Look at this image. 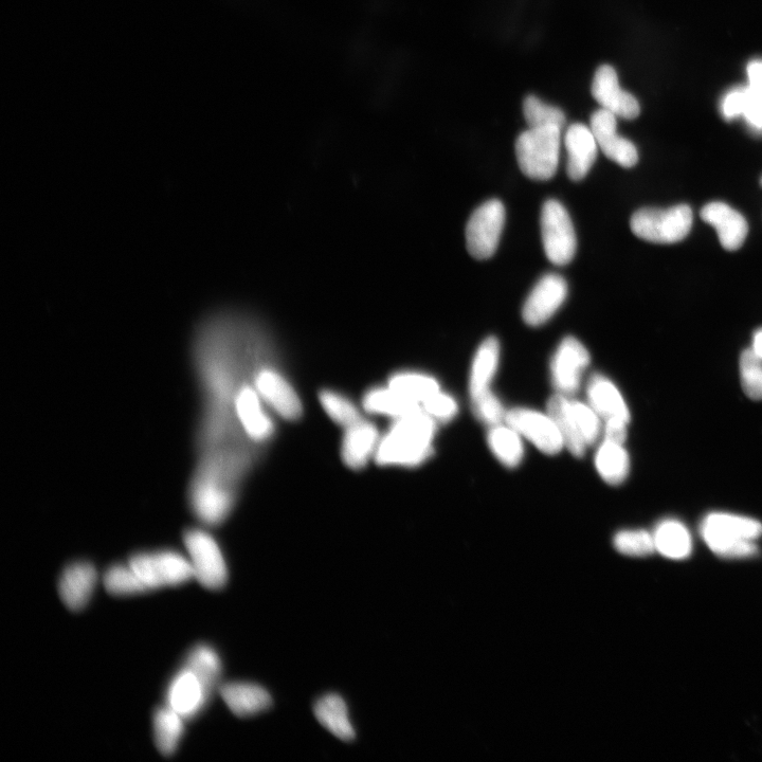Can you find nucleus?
Segmentation results:
<instances>
[{"label":"nucleus","instance_id":"1","mask_svg":"<svg viewBox=\"0 0 762 762\" xmlns=\"http://www.w3.org/2000/svg\"><path fill=\"white\" fill-rule=\"evenodd\" d=\"M437 422L423 410L394 420L381 435L375 461L380 466L416 467L433 452Z\"/></svg>","mask_w":762,"mask_h":762},{"label":"nucleus","instance_id":"7","mask_svg":"<svg viewBox=\"0 0 762 762\" xmlns=\"http://www.w3.org/2000/svg\"><path fill=\"white\" fill-rule=\"evenodd\" d=\"M541 235L544 252L551 263L565 266L572 262L577 249V239L571 216L567 209L549 199L541 210Z\"/></svg>","mask_w":762,"mask_h":762},{"label":"nucleus","instance_id":"12","mask_svg":"<svg viewBox=\"0 0 762 762\" xmlns=\"http://www.w3.org/2000/svg\"><path fill=\"white\" fill-rule=\"evenodd\" d=\"M233 411L235 420L250 441L263 443L275 433V424L265 411L263 399L253 384L241 385L234 397Z\"/></svg>","mask_w":762,"mask_h":762},{"label":"nucleus","instance_id":"14","mask_svg":"<svg viewBox=\"0 0 762 762\" xmlns=\"http://www.w3.org/2000/svg\"><path fill=\"white\" fill-rule=\"evenodd\" d=\"M616 119L618 117L602 108L592 115L590 127L598 148L604 155L621 167L629 169L637 165L639 153L631 141L618 134Z\"/></svg>","mask_w":762,"mask_h":762},{"label":"nucleus","instance_id":"43","mask_svg":"<svg viewBox=\"0 0 762 762\" xmlns=\"http://www.w3.org/2000/svg\"><path fill=\"white\" fill-rule=\"evenodd\" d=\"M627 423L624 422H609L605 426V440L625 444L627 440Z\"/></svg>","mask_w":762,"mask_h":762},{"label":"nucleus","instance_id":"27","mask_svg":"<svg viewBox=\"0 0 762 762\" xmlns=\"http://www.w3.org/2000/svg\"><path fill=\"white\" fill-rule=\"evenodd\" d=\"M652 535L656 550L669 559H684L693 551L691 533L676 519L663 520Z\"/></svg>","mask_w":762,"mask_h":762},{"label":"nucleus","instance_id":"29","mask_svg":"<svg viewBox=\"0 0 762 762\" xmlns=\"http://www.w3.org/2000/svg\"><path fill=\"white\" fill-rule=\"evenodd\" d=\"M185 721L167 705L155 712L153 721L155 742L162 755L175 754L185 733Z\"/></svg>","mask_w":762,"mask_h":762},{"label":"nucleus","instance_id":"23","mask_svg":"<svg viewBox=\"0 0 762 762\" xmlns=\"http://www.w3.org/2000/svg\"><path fill=\"white\" fill-rule=\"evenodd\" d=\"M362 407L371 414L389 416L393 421L423 410L420 404L410 401L388 385L367 391L362 398Z\"/></svg>","mask_w":762,"mask_h":762},{"label":"nucleus","instance_id":"28","mask_svg":"<svg viewBox=\"0 0 762 762\" xmlns=\"http://www.w3.org/2000/svg\"><path fill=\"white\" fill-rule=\"evenodd\" d=\"M595 465L598 474L610 485L622 484L629 475L630 460L624 444L605 440L598 448Z\"/></svg>","mask_w":762,"mask_h":762},{"label":"nucleus","instance_id":"25","mask_svg":"<svg viewBox=\"0 0 762 762\" xmlns=\"http://www.w3.org/2000/svg\"><path fill=\"white\" fill-rule=\"evenodd\" d=\"M548 413L555 421L562 439H564L565 446L573 456L582 458L588 445L583 438L582 432L579 430L570 399L565 395L557 393L550 398Z\"/></svg>","mask_w":762,"mask_h":762},{"label":"nucleus","instance_id":"45","mask_svg":"<svg viewBox=\"0 0 762 762\" xmlns=\"http://www.w3.org/2000/svg\"><path fill=\"white\" fill-rule=\"evenodd\" d=\"M761 186H762V177H761Z\"/></svg>","mask_w":762,"mask_h":762},{"label":"nucleus","instance_id":"40","mask_svg":"<svg viewBox=\"0 0 762 762\" xmlns=\"http://www.w3.org/2000/svg\"><path fill=\"white\" fill-rule=\"evenodd\" d=\"M571 404L584 440L588 446L593 445L601 435V416L590 405L577 401H571Z\"/></svg>","mask_w":762,"mask_h":762},{"label":"nucleus","instance_id":"19","mask_svg":"<svg viewBox=\"0 0 762 762\" xmlns=\"http://www.w3.org/2000/svg\"><path fill=\"white\" fill-rule=\"evenodd\" d=\"M702 220L713 226L724 249L735 251L745 243L748 223L738 211L724 203L707 204L701 211Z\"/></svg>","mask_w":762,"mask_h":762},{"label":"nucleus","instance_id":"2","mask_svg":"<svg viewBox=\"0 0 762 762\" xmlns=\"http://www.w3.org/2000/svg\"><path fill=\"white\" fill-rule=\"evenodd\" d=\"M707 546L724 558H748L758 553L755 540L762 535V524L752 518L729 513H712L701 524Z\"/></svg>","mask_w":762,"mask_h":762},{"label":"nucleus","instance_id":"30","mask_svg":"<svg viewBox=\"0 0 762 762\" xmlns=\"http://www.w3.org/2000/svg\"><path fill=\"white\" fill-rule=\"evenodd\" d=\"M185 667L193 671L212 697L215 689L220 685L223 670L222 661L217 652L208 645H198L189 652Z\"/></svg>","mask_w":762,"mask_h":762},{"label":"nucleus","instance_id":"3","mask_svg":"<svg viewBox=\"0 0 762 762\" xmlns=\"http://www.w3.org/2000/svg\"><path fill=\"white\" fill-rule=\"evenodd\" d=\"M561 130L539 127L523 132L516 141V156L521 172L530 179L548 181L558 170Z\"/></svg>","mask_w":762,"mask_h":762},{"label":"nucleus","instance_id":"16","mask_svg":"<svg viewBox=\"0 0 762 762\" xmlns=\"http://www.w3.org/2000/svg\"><path fill=\"white\" fill-rule=\"evenodd\" d=\"M210 699L201 680L185 666L171 680L166 694L167 706L185 720L201 713Z\"/></svg>","mask_w":762,"mask_h":762},{"label":"nucleus","instance_id":"4","mask_svg":"<svg viewBox=\"0 0 762 762\" xmlns=\"http://www.w3.org/2000/svg\"><path fill=\"white\" fill-rule=\"evenodd\" d=\"M632 232L655 244H675L684 240L693 227V211L686 205L668 209L643 208L630 221Z\"/></svg>","mask_w":762,"mask_h":762},{"label":"nucleus","instance_id":"37","mask_svg":"<svg viewBox=\"0 0 762 762\" xmlns=\"http://www.w3.org/2000/svg\"><path fill=\"white\" fill-rule=\"evenodd\" d=\"M740 379L743 391L753 399L762 401V360L746 350L740 357Z\"/></svg>","mask_w":762,"mask_h":762},{"label":"nucleus","instance_id":"44","mask_svg":"<svg viewBox=\"0 0 762 762\" xmlns=\"http://www.w3.org/2000/svg\"><path fill=\"white\" fill-rule=\"evenodd\" d=\"M752 351L762 360V329L754 334Z\"/></svg>","mask_w":762,"mask_h":762},{"label":"nucleus","instance_id":"22","mask_svg":"<svg viewBox=\"0 0 762 762\" xmlns=\"http://www.w3.org/2000/svg\"><path fill=\"white\" fill-rule=\"evenodd\" d=\"M220 693L229 710L237 717L257 716L270 709L272 699L266 689L247 682L223 685Z\"/></svg>","mask_w":762,"mask_h":762},{"label":"nucleus","instance_id":"38","mask_svg":"<svg viewBox=\"0 0 762 762\" xmlns=\"http://www.w3.org/2000/svg\"><path fill=\"white\" fill-rule=\"evenodd\" d=\"M750 87L747 110L743 116L754 130L762 131V62H752L748 66Z\"/></svg>","mask_w":762,"mask_h":762},{"label":"nucleus","instance_id":"18","mask_svg":"<svg viewBox=\"0 0 762 762\" xmlns=\"http://www.w3.org/2000/svg\"><path fill=\"white\" fill-rule=\"evenodd\" d=\"M568 153L567 173L571 180H583L592 169L598 154V144L591 127L572 124L565 136Z\"/></svg>","mask_w":762,"mask_h":762},{"label":"nucleus","instance_id":"10","mask_svg":"<svg viewBox=\"0 0 762 762\" xmlns=\"http://www.w3.org/2000/svg\"><path fill=\"white\" fill-rule=\"evenodd\" d=\"M589 365L590 354L582 342L574 337L562 340L551 362L552 384L558 394H575Z\"/></svg>","mask_w":762,"mask_h":762},{"label":"nucleus","instance_id":"9","mask_svg":"<svg viewBox=\"0 0 762 762\" xmlns=\"http://www.w3.org/2000/svg\"><path fill=\"white\" fill-rule=\"evenodd\" d=\"M260 367L253 373L252 384L263 402L286 421H297L303 414L301 399L288 379L276 368Z\"/></svg>","mask_w":762,"mask_h":762},{"label":"nucleus","instance_id":"33","mask_svg":"<svg viewBox=\"0 0 762 762\" xmlns=\"http://www.w3.org/2000/svg\"><path fill=\"white\" fill-rule=\"evenodd\" d=\"M319 401L326 414L344 429L362 419L359 409L347 396L333 390H323Z\"/></svg>","mask_w":762,"mask_h":762},{"label":"nucleus","instance_id":"35","mask_svg":"<svg viewBox=\"0 0 762 762\" xmlns=\"http://www.w3.org/2000/svg\"><path fill=\"white\" fill-rule=\"evenodd\" d=\"M523 113L530 129L554 126L561 130L566 124V116L560 108L543 103L535 96L524 100Z\"/></svg>","mask_w":762,"mask_h":762},{"label":"nucleus","instance_id":"24","mask_svg":"<svg viewBox=\"0 0 762 762\" xmlns=\"http://www.w3.org/2000/svg\"><path fill=\"white\" fill-rule=\"evenodd\" d=\"M500 360V344L496 337L486 338L479 347L469 375L471 398L491 390Z\"/></svg>","mask_w":762,"mask_h":762},{"label":"nucleus","instance_id":"20","mask_svg":"<svg viewBox=\"0 0 762 762\" xmlns=\"http://www.w3.org/2000/svg\"><path fill=\"white\" fill-rule=\"evenodd\" d=\"M98 582V572L89 562L80 561L68 566L60 579L62 601L72 611L82 610L92 597Z\"/></svg>","mask_w":762,"mask_h":762},{"label":"nucleus","instance_id":"32","mask_svg":"<svg viewBox=\"0 0 762 762\" xmlns=\"http://www.w3.org/2000/svg\"><path fill=\"white\" fill-rule=\"evenodd\" d=\"M387 385L421 406L427 398L441 390L439 381L434 377L412 371L392 374Z\"/></svg>","mask_w":762,"mask_h":762},{"label":"nucleus","instance_id":"5","mask_svg":"<svg viewBox=\"0 0 762 762\" xmlns=\"http://www.w3.org/2000/svg\"><path fill=\"white\" fill-rule=\"evenodd\" d=\"M129 564L149 591L181 586L194 578L190 560L173 551L135 554Z\"/></svg>","mask_w":762,"mask_h":762},{"label":"nucleus","instance_id":"36","mask_svg":"<svg viewBox=\"0 0 762 762\" xmlns=\"http://www.w3.org/2000/svg\"><path fill=\"white\" fill-rule=\"evenodd\" d=\"M614 547L620 553L632 557H645L657 551L653 535L644 530H628L616 534Z\"/></svg>","mask_w":762,"mask_h":762},{"label":"nucleus","instance_id":"11","mask_svg":"<svg viewBox=\"0 0 762 762\" xmlns=\"http://www.w3.org/2000/svg\"><path fill=\"white\" fill-rule=\"evenodd\" d=\"M505 422L546 455H557L565 447L564 439L549 413L516 408L506 413Z\"/></svg>","mask_w":762,"mask_h":762},{"label":"nucleus","instance_id":"31","mask_svg":"<svg viewBox=\"0 0 762 762\" xmlns=\"http://www.w3.org/2000/svg\"><path fill=\"white\" fill-rule=\"evenodd\" d=\"M488 445L494 456L506 467L520 465L524 456L521 434L510 425H497L488 432Z\"/></svg>","mask_w":762,"mask_h":762},{"label":"nucleus","instance_id":"17","mask_svg":"<svg viewBox=\"0 0 762 762\" xmlns=\"http://www.w3.org/2000/svg\"><path fill=\"white\" fill-rule=\"evenodd\" d=\"M380 438L375 424L364 419L347 427L341 444L344 464L354 470L365 468L375 457Z\"/></svg>","mask_w":762,"mask_h":762},{"label":"nucleus","instance_id":"34","mask_svg":"<svg viewBox=\"0 0 762 762\" xmlns=\"http://www.w3.org/2000/svg\"><path fill=\"white\" fill-rule=\"evenodd\" d=\"M104 586L108 593L116 596H130L148 592L135 570L129 565H115L104 575Z\"/></svg>","mask_w":762,"mask_h":762},{"label":"nucleus","instance_id":"21","mask_svg":"<svg viewBox=\"0 0 762 762\" xmlns=\"http://www.w3.org/2000/svg\"><path fill=\"white\" fill-rule=\"evenodd\" d=\"M590 406L605 423L624 422L629 424L630 412L620 390L603 375L592 376L588 384Z\"/></svg>","mask_w":762,"mask_h":762},{"label":"nucleus","instance_id":"26","mask_svg":"<svg viewBox=\"0 0 762 762\" xmlns=\"http://www.w3.org/2000/svg\"><path fill=\"white\" fill-rule=\"evenodd\" d=\"M315 715L323 727L343 741L355 738L346 702L338 695H326L315 705Z\"/></svg>","mask_w":762,"mask_h":762},{"label":"nucleus","instance_id":"8","mask_svg":"<svg viewBox=\"0 0 762 762\" xmlns=\"http://www.w3.org/2000/svg\"><path fill=\"white\" fill-rule=\"evenodd\" d=\"M505 207L499 199L481 205L466 226V243L470 256L487 260L496 253L505 225Z\"/></svg>","mask_w":762,"mask_h":762},{"label":"nucleus","instance_id":"15","mask_svg":"<svg viewBox=\"0 0 762 762\" xmlns=\"http://www.w3.org/2000/svg\"><path fill=\"white\" fill-rule=\"evenodd\" d=\"M592 95L604 110L616 117L633 120L641 113L638 100L622 89L616 71L609 65H603L595 72Z\"/></svg>","mask_w":762,"mask_h":762},{"label":"nucleus","instance_id":"41","mask_svg":"<svg viewBox=\"0 0 762 762\" xmlns=\"http://www.w3.org/2000/svg\"><path fill=\"white\" fill-rule=\"evenodd\" d=\"M422 409L435 422L447 423L455 419L459 406L455 398L440 390L426 399Z\"/></svg>","mask_w":762,"mask_h":762},{"label":"nucleus","instance_id":"13","mask_svg":"<svg viewBox=\"0 0 762 762\" xmlns=\"http://www.w3.org/2000/svg\"><path fill=\"white\" fill-rule=\"evenodd\" d=\"M568 284L557 274L544 275L532 289L522 308L526 324L540 326L547 323L565 303Z\"/></svg>","mask_w":762,"mask_h":762},{"label":"nucleus","instance_id":"6","mask_svg":"<svg viewBox=\"0 0 762 762\" xmlns=\"http://www.w3.org/2000/svg\"><path fill=\"white\" fill-rule=\"evenodd\" d=\"M184 542L194 578L209 590H220L228 582V568L219 543L202 529H190Z\"/></svg>","mask_w":762,"mask_h":762},{"label":"nucleus","instance_id":"42","mask_svg":"<svg viewBox=\"0 0 762 762\" xmlns=\"http://www.w3.org/2000/svg\"><path fill=\"white\" fill-rule=\"evenodd\" d=\"M749 100L748 88H738L733 90L722 103V114L728 120L734 119L745 114Z\"/></svg>","mask_w":762,"mask_h":762},{"label":"nucleus","instance_id":"39","mask_svg":"<svg viewBox=\"0 0 762 762\" xmlns=\"http://www.w3.org/2000/svg\"><path fill=\"white\" fill-rule=\"evenodd\" d=\"M471 402H473L475 415L483 424L494 427L505 421L507 412L492 390L471 398Z\"/></svg>","mask_w":762,"mask_h":762}]
</instances>
